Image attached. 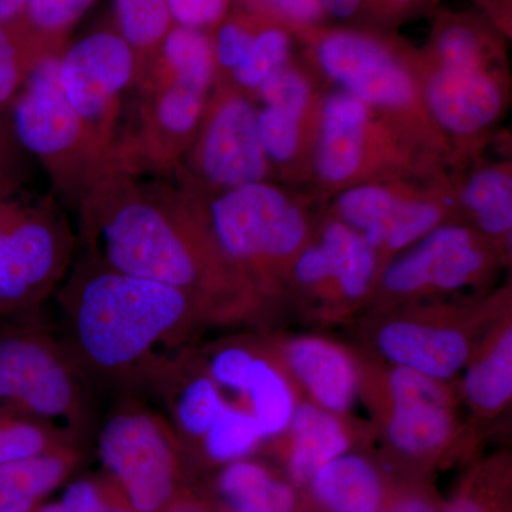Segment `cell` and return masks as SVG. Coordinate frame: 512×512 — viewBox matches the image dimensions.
<instances>
[{"instance_id": "6da1fadb", "label": "cell", "mask_w": 512, "mask_h": 512, "mask_svg": "<svg viewBox=\"0 0 512 512\" xmlns=\"http://www.w3.org/2000/svg\"><path fill=\"white\" fill-rule=\"evenodd\" d=\"M79 208L86 254L101 265L180 289L205 323L237 322L254 311V284L222 255L202 205L187 192L114 168Z\"/></svg>"}, {"instance_id": "7a4b0ae2", "label": "cell", "mask_w": 512, "mask_h": 512, "mask_svg": "<svg viewBox=\"0 0 512 512\" xmlns=\"http://www.w3.org/2000/svg\"><path fill=\"white\" fill-rule=\"evenodd\" d=\"M59 296L60 342L86 383L157 386L178 360L164 353L205 323L180 289L114 271L87 254Z\"/></svg>"}, {"instance_id": "3957f363", "label": "cell", "mask_w": 512, "mask_h": 512, "mask_svg": "<svg viewBox=\"0 0 512 512\" xmlns=\"http://www.w3.org/2000/svg\"><path fill=\"white\" fill-rule=\"evenodd\" d=\"M57 66L59 55L36 60L8 119L19 147L46 168L59 191L79 202L119 164L64 96Z\"/></svg>"}, {"instance_id": "277c9868", "label": "cell", "mask_w": 512, "mask_h": 512, "mask_svg": "<svg viewBox=\"0 0 512 512\" xmlns=\"http://www.w3.org/2000/svg\"><path fill=\"white\" fill-rule=\"evenodd\" d=\"M0 412L53 427L77 444L92 429L86 382L62 342L35 325L0 330Z\"/></svg>"}, {"instance_id": "5b68a950", "label": "cell", "mask_w": 512, "mask_h": 512, "mask_svg": "<svg viewBox=\"0 0 512 512\" xmlns=\"http://www.w3.org/2000/svg\"><path fill=\"white\" fill-rule=\"evenodd\" d=\"M72 229L49 197L0 187V316L29 313L62 281Z\"/></svg>"}, {"instance_id": "8992f818", "label": "cell", "mask_w": 512, "mask_h": 512, "mask_svg": "<svg viewBox=\"0 0 512 512\" xmlns=\"http://www.w3.org/2000/svg\"><path fill=\"white\" fill-rule=\"evenodd\" d=\"M202 211L222 255L256 289L258 279L288 268L309 244L302 208L268 181L218 192Z\"/></svg>"}, {"instance_id": "52a82bcc", "label": "cell", "mask_w": 512, "mask_h": 512, "mask_svg": "<svg viewBox=\"0 0 512 512\" xmlns=\"http://www.w3.org/2000/svg\"><path fill=\"white\" fill-rule=\"evenodd\" d=\"M177 437L160 414L143 404H121L97 433V453L131 512H164L180 476Z\"/></svg>"}, {"instance_id": "ba28073f", "label": "cell", "mask_w": 512, "mask_h": 512, "mask_svg": "<svg viewBox=\"0 0 512 512\" xmlns=\"http://www.w3.org/2000/svg\"><path fill=\"white\" fill-rule=\"evenodd\" d=\"M57 73L64 96L74 111L119 164L114 128L121 100L141 79L140 62L134 50L116 29L94 30L64 47Z\"/></svg>"}, {"instance_id": "9c48e42d", "label": "cell", "mask_w": 512, "mask_h": 512, "mask_svg": "<svg viewBox=\"0 0 512 512\" xmlns=\"http://www.w3.org/2000/svg\"><path fill=\"white\" fill-rule=\"evenodd\" d=\"M303 36L323 73L369 109L403 113L416 107V82L390 40L365 30L322 26Z\"/></svg>"}, {"instance_id": "30bf717a", "label": "cell", "mask_w": 512, "mask_h": 512, "mask_svg": "<svg viewBox=\"0 0 512 512\" xmlns=\"http://www.w3.org/2000/svg\"><path fill=\"white\" fill-rule=\"evenodd\" d=\"M488 247L474 228L441 224L384 266L377 284L392 302L463 291L490 271Z\"/></svg>"}, {"instance_id": "8fae6325", "label": "cell", "mask_w": 512, "mask_h": 512, "mask_svg": "<svg viewBox=\"0 0 512 512\" xmlns=\"http://www.w3.org/2000/svg\"><path fill=\"white\" fill-rule=\"evenodd\" d=\"M491 319L431 309L394 313L376 323L373 345L387 365L451 383L467 366Z\"/></svg>"}, {"instance_id": "7c38bea8", "label": "cell", "mask_w": 512, "mask_h": 512, "mask_svg": "<svg viewBox=\"0 0 512 512\" xmlns=\"http://www.w3.org/2000/svg\"><path fill=\"white\" fill-rule=\"evenodd\" d=\"M191 144L192 168L212 190H234L268 177L271 164L259 140L258 109L244 93L218 94Z\"/></svg>"}, {"instance_id": "4fadbf2b", "label": "cell", "mask_w": 512, "mask_h": 512, "mask_svg": "<svg viewBox=\"0 0 512 512\" xmlns=\"http://www.w3.org/2000/svg\"><path fill=\"white\" fill-rule=\"evenodd\" d=\"M148 87L138 150L151 164L170 167L197 136L208 106L211 86L167 72L153 63L143 77Z\"/></svg>"}, {"instance_id": "5bb4252c", "label": "cell", "mask_w": 512, "mask_h": 512, "mask_svg": "<svg viewBox=\"0 0 512 512\" xmlns=\"http://www.w3.org/2000/svg\"><path fill=\"white\" fill-rule=\"evenodd\" d=\"M305 399L339 416H348L360 393L359 355L318 335L292 336L272 346Z\"/></svg>"}, {"instance_id": "9a60e30c", "label": "cell", "mask_w": 512, "mask_h": 512, "mask_svg": "<svg viewBox=\"0 0 512 512\" xmlns=\"http://www.w3.org/2000/svg\"><path fill=\"white\" fill-rule=\"evenodd\" d=\"M424 101L436 123L457 137L483 133L504 109L503 89L490 67H434L424 86Z\"/></svg>"}, {"instance_id": "2e32d148", "label": "cell", "mask_w": 512, "mask_h": 512, "mask_svg": "<svg viewBox=\"0 0 512 512\" xmlns=\"http://www.w3.org/2000/svg\"><path fill=\"white\" fill-rule=\"evenodd\" d=\"M370 110L343 90L323 100L315 154L320 181L340 187L359 178L370 156Z\"/></svg>"}, {"instance_id": "e0dca14e", "label": "cell", "mask_w": 512, "mask_h": 512, "mask_svg": "<svg viewBox=\"0 0 512 512\" xmlns=\"http://www.w3.org/2000/svg\"><path fill=\"white\" fill-rule=\"evenodd\" d=\"M461 396L481 419L505 412L512 399V320L495 316L464 367Z\"/></svg>"}, {"instance_id": "ac0fdd59", "label": "cell", "mask_w": 512, "mask_h": 512, "mask_svg": "<svg viewBox=\"0 0 512 512\" xmlns=\"http://www.w3.org/2000/svg\"><path fill=\"white\" fill-rule=\"evenodd\" d=\"M348 416H339L309 400L298 404L286 440V467L293 483L309 484L312 477L330 461L349 453L353 444Z\"/></svg>"}, {"instance_id": "d6986e66", "label": "cell", "mask_w": 512, "mask_h": 512, "mask_svg": "<svg viewBox=\"0 0 512 512\" xmlns=\"http://www.w3.org/2000/svg\"><path fill=\"white\" fill-rule=\"evenodd\" d=\"M373 412L382 424V434L389 446L410 458L437 456L464 433L456 404H396Z\"/></svg>"}, {"instance_id": "ffe728a7", "label": "cell", "mask_w": 512, "mask_h": 512, "mask_svg": "<svg viewBox=\"0 0 512 512\" xmlns=\"http://www.w3.org/2000/svg\"><path fill=\"white\" fill-rule=\"evenodd\" d=\"M239 397L244 402L241 406L258 421L265 441L284 436L301 402L298 387L274 349L259 345Z\"/></svg>"}, {"instance_id": "44dd1931", "label": "cell", "mask_w": 512, "mask_h": 512, "mask_svg": "<svg viewBox=\"0 0 512 512\" xmlns=\"http://www.w3.org/2000/svg\"><path fill=\"white\" fill-rule=\"evenodd\" d=\"M313 497L328 512H382L379 470L360 454L346 453L320 468L309 481Z\"/></svg>"}, {"instance_id": "7402d4cb", "label": "cell", "mask_w": 512, "mask_h": 512, "mask_svg": "<svg viewBox=\"0 0 512 512\" xmlns=\"http://www.w3.org/2000/svg\"><path fill=\"white\" fill-rule=\"evenodd\" d=\"M178 360L175 363V373L180 376L177 379L173 373V366L161 377L157 386L160 389L167 387L168 407H170L171 420L175 437L200 443L202 437L211 429L215 420L221 416L229 400L225 397L220 386L208 376L204 367L197 366L190 372L178 369Z\"/></svg>"}, {"instance_id": "603a6c76", "label": "cell", "mask_w": 512, "mask_h": 512, "mask_svg": "<svg viewBox=\"0 0 512 512\" xmlns=\"http://www.w3.org/2000/svg\"><path fill=\"white\" fill-rule=\"evenodd\" d=\"M319 244L333 271L332 299L345 305L365 301L379 281L380 256L365 238L339 220L326 222Z\"/></svg>"}, {"instance_id": "cb8c5ba5", "label": "cell", "mask_w": 512, "mask_h": 512, "mask_svg": "<svg viewBox=\"0 0 512 512\" xmlns=\"http://www.w3.org/2000/svg\"><path fill=\"white\" fill-rule=\"evenodd\" d=\"M218 491L234 512H295L298 503L292 485L248 458L224 467Z\"/></svg>"}, {"instance_id": "d4e9b609", "label": "cell", "mask_w": 512, "mask_h": 512, "mask_svg": "<svg viewBox=\"0 0 512 512\" xmlns=\"http://www.w3.org/2000/svg\"><path fill=\"white\" fill-rule=\"evenodd\" d=\"M464 208L473 218L478 234L485 239L511 242L512 178L505 167H487L471 175L464 187Z\"/></svg>"}, {"instance_id": "484cf974", "label": "cell", "mask_w": 512, "mask_h": 512, "mask_svg": "<svg viewBox=\"0 0 512 512\" xmlns=\"http://www.w3.org/2000/svg\"><path fill=\"white\" fill-rule=\"evenodd\" d=\"M495 53V42L487 28L467 15L440 16L430 40L434 64L450 69L488 67Z\"/></svg>"}, {"instance_id": "4316f807", "label": "cell", "mask_w": 512, "mask_h": 512, "mask_svg": "<svg viewBox=\"0 0 512 512\" xmlns=\"http://www.w3.org/2000/svg\"><path fill=\"white\" fill-rule=\"evenodd\" d=\"M114 29L136 53L141 79L174 26L167 0H113Z\"/></svg>"}, {"instance_id": "83f0119b", "label": "cell", "mask_w": 512, "mask_h": 512, "mask_svg": "<svg viewBox=\"0 0 512 512\" xmlns=\"http://www.w3.org/2000/svg\"><path fill=\"white\" fill-rule=\"evenodd\" d=\"M404 200L383 185H352L336 200V220L359 232L380 256L387 225Z\"/></svg>"}, {"instance_id": "f1b7e54d", "label": "cell", "mask_w": 512, "mask_h": 512, "mask_svg": "<svg viewBox=\"0 0 512 512\" xmlns=\"http://www.w3.org/2000/svg\"><path fill=\"white\" fill-rule=\"evenodd\" d=\"M96 0H28L16 28L40 56L60 55L67 36Z\"/></svg>"}, {"instance_id": "f546056e", "label": "cell", "mask_w": 512, "mask_h": 512, "mask_svg": "<svg viewBox=\"0 0 512 512\" xmlns=\"http://www.w3.org/2000/svg\"><path fill=\"white\" fill-rule=\"evenodd\" d=\"M264 441V433L251 412L241 404L229 402L202 437L200 446L212 463L227 466L251 456Z\"/></svg>"}, {"instance_id": "4dcf8cb0", "label": "cell", "mask_w": 512, "mask_h": 512, "mask_svg": "<svg viewBox=\"0 0 512 512\" xmlns=\"http://www.w3.org/2000/svg\"><path fill=\"white\" fill-rule=\"evenodd\" d=\"M293 33L281 23L262 18L247 55L231 72L234 82L256 92L275 70L291 62Z\"/></svg>"}, {"instance_id": "1f68e13d", "label": "cell", "mask_w": 512, "mask_h": 512, "mask_svg": "<svg viewBox=\"0 0 512 512\" xmlns=\"http://www.w3.org/2000/svg\"><path fill=\"white\" fill-rule=\"evenodd\" d=\"M66 446L79 444L45 423L0 412V466Z\"/></svg>"}, {"instance_id": "d6a6232c", "label": "cell", "mask_w": 512, "mask_h": 512, "mask_svg": "<svg viewBox=\"0 0 512 512\" xmlns=\"http://www.w3.org/2000/svg\"><path fill=\"white\" fill-rule=\"evenodd\" d=\"M444 210L439 201L404 200L386 228L380 255L400 254L443 224Z\"/></svg>"}, {"instance_id": "836d02e7", "label": "cell", "mask_w": 512, "mask_h": 512, "mask_svg": "<svg viewBox=\"0 0 512 512\" xmlns=\"http://www.w3.org/2000/svg\"><path fill=\"white\" fill-rule=\"evenodd\" d=\"M40 57L16 26H0V114H8Z\"/></svg>"}, {"instance_id": "e575fe53", "label": "cell", "mask_w": 512, "mask_h": 512, "mask_svg": "<svg viewBox=\"0 0 512 512\" xmlns=\"http://www.w3.org/2000/svg\"><path fill=\"white\" fill-rule=\"evenodd\" d=\"M261 20V16L241 6L229 10L217 28L211 30L215 69L231 74L247 55Z\"/></svg>"}, {"instance_id": "d590c367", "label": "cell", "mask_w": 512, "mask_h": 512, "mask_svg": "<svg viewBox=\"0 0 512 512\" xmlns=\"http://www.w3.org/2000/svg\"><path fill=\"white\" fill-rule=\"evenodd\" d=\"M302 117L278 107L258 110V133L269 164H288L302 144Z\"/></svg>"}, {"instance_id": "8d00e7d4", "label": "cell", "mask_w": 512, "mask_h": 512, "mask_svg": "<svg viewBox=\"0 0 512 512\" xmlns=\"http://www.w3.org/2000/svg\"><path fill=\"white\" fill-rule=\"evenodd\" d=\"M264 106L278 107L305 119L312 104V86L305 74L291 62L275 70L258 90Z\"/></svg>"}, {"instance_id": "74e56055", "label": "cell", "mask_w": 512, "mask_h": 512, "mask_svg": "<svg viewBox=\"0 0 512 512\" xmlns=\"http://www.w3.org/2000/svg\"><path fill=\"white\" fill-rule=\"evenodd\" d=\"M238 6L261 18L281 23L295 33L318 29L325 22L320 0H237Z\"/></svg>"}, {"instance_id": "f35d334b", "label": "cell", "mask_w": 512, "mask_h": 512, "mask_svg": "<svg viewBox=\"0 0 512 512\" xmlns=\"http://www.w3.org/2000/svg\"><path fill=\"white\" fill-rule=\"evenodd\" d=\"M60 504L66 512H131L114 487L89 478L67 485Z\"/></svg>"}, {"instance_id": "ab89813d", "label": "cell", "mask_w": 512, "mask_h": 512, "mask_svg": "<svg viewBox=\"0 0 512 512\" xmlns=\"http://www.w3.org/2000/svg\"><path fill=\"white\" fill-rule=\"evenodd\" d=\"M296 284L305 291L332 298L333 271L328 252L319 244H306L291 264Z\"/></svg>"}, {"instance_id": "60d3db41", "label": "cell", "mask_w": 512, "mask_h": 512, "mask_svg": "<svg viewBox=\"0 0 512 512\" xmlns=\"http://www.w3.org/2000/svg\"><path fill=\"white\" fill-rule=\"evenodd\" d=\"M235 0H167L174 25L211 32L217 28Z\"/></svg>"}, {"instance_id": "b9f144b4", "label": "cell", "mask_w": 512, "mask_h": 512, "mask_svg": "<svg viewBox=\"0 0 512 512\" xmlns=\"http://www.w3.org/2000/svg\"><path fill=\"white\" fill-rule=\"evenodd\" d=\"M18 147L10 128L8 114H0V185L15 184L13 164Z\"/></svg>"}, {"instance_id": "7bdbcfd3", "label": "cell", "mask_w": 512, "mask_h": 512, "mask_svg": "<svg viewBox=\"0 0 512 512\" xmlns=\"http://www.w3.org/2000/svg\"><path fill=\"white\" fill-rule=\"evenodd\" d=\"M320 8L325 19L335 20L355 19L366 9L375 12L373 0H320Z\"/></svg>"}, {"instance_id": "ee69618b", "label": "cell", "mask_w": 512, "mask_h": 512, "mask_svg": "<svg viewBox=\"0 0 512 512\" xmlns=\"http://www.w3.org/2000/svg\"><path fill=\"white\" fill-rule=\"evenodd\" d=\"M430 2L431 0H373V6H375L376 15L396 18V16L419 12Z\"/></svg>"}, {"instance_id": "f6af8a7d", "label": "cell", "mask_w": 512, "mask_h": 512, "mask_svg": "<svg viewBox=\"0 0 512 512\" xmlns=\"http://www.w3.org/2000/svg\"><path fill=\"white\" fill-rule=\"evenodd\" d=\"M28 0H0V26L18 25L25 13Z\"/></svg>"}, {"instance_id": "bcb514c9", "label": "cell", "mask_w": 512, "mask_h": 512, "mask_svg": "<svg viewBox=\"0 0 512 512\" xmlns=\"http://www.w3.org/2000/svg\"><path fill=\"white\" fill-rule=\"evenodd\" d=\"M392 512H439L431 501L423 497H407L394 505Z\"/></svg>"}, {"instance_id": "7dc6e473", "label": "cell", "mask_w": 512, "mask_h": 512, "mask_svg": "<svg viewBox=\"0 0 512 512\" xmlns=\"http://www.w3.org/2000/svg\"><path fill=\"white\" fill-rule=\"evenodd\" d=\"M444 512H487V508L473 495H460L451 501Z\"/></svg>"}, {"instance_id": "c3c4849f", "label": "cell", "mask_w": 512, "mask_h": 512, "mask_svg": "<svg viewBox=\"0 0 512 512\" xmlns=\"http://www.w3.org/2000/svg\"><path fill=\"white\" fill-rule=\"evenodd\" d=\"M481 5L490 10L495 19L500 20L501 26L507 28L510 20L511 0H478Z\"/></svg>"}, {"instance_id": "681fc988", "label": "cell", "mask_w": 512, "mask_h": 512, "mask_svg": "<svg viewBox=\"0 0 512 512\" xmlns=\"http://www.w3.org/2000/svg\"><path fill=\"white\" fill-rule=\"evenodd\" d=\"M164 512H202V511L198 510V508L194 507V505L185 504V503H173Z\"/></svg>"}, {"instance_id": "f907efd6", "label": "cell", "mask_w": 512, "mask_h": 512, "mask_svg": "<svg viewBox=\"0 0 512 512\" xmlns=\"http://www.w3.org/2000/svg\"><path fill=\"white\" fill-rule=\"evenodd\" d=\"M33 512H66L60 503L40 504Z\"/></svg>"}, {"instance_id": "816d5d0a", "label": "cell", "mask_w": 512, "mask_h": 512, "mask_svg": "<svg viewBox=\"0 0 512 512\" xmlns=\"http://www.w3.org/2000/svg\"><path fill=\"white\" fill-rule=\"evenodd\" d=\"M10 185H12V184H10ZM0 187H5V185H0Z\"/></svg>"}]
</instances>
